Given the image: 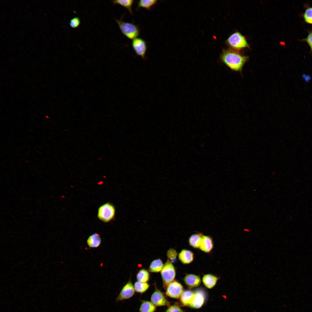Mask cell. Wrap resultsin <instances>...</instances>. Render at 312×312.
Here are the masks:
<instances>
[{
	"mask_svg": "<svg viewBox=\"0 0 312 312\" xmlns=\"http://www.w3.org/2000/svg\"><path fill=\"white\" fill-rule=\"evenodd\" d=\"M87 242L89 247L91 248H97L100 246L101 243V238L98 234L95 233L88 237Z\"/></svg>",
	"mask_w": 312,
	"mask_h": 312,
	"instance_id": "obj_17",
	"label": "cell"
},
{
	"mask_svg": "<svg viewBox=\"0 0 312 312\" xmlns=\"http://www.w3.org/2000/svg\"><path fill=\"white\" fill-rule=\"evenodd\" d=\"M303 17L306 23L312 25V7H308L305 10Z\"/></svg>",
	"mask_w": 312,
	"mask_h": 312,
	"instance_id": "obj_24",
	"label": "cell"
},
{
	"mask_svg": "<svg viewBox=\"0 0 312 312\" xmlns=\"http://www.w3.org/2000/svg\"><path fill=\"white\" fill-rule=\"evenodd\" d=\"M194 292L192 300L189 306L194 309H199L203 304L206 298V294L203 289H199Z\"/></svg>",
	"mask_w": 312,
	"mask_h": 312,
	"instance_id": "obj_10",
	"label": "cell"
},
{
	"mask_svg": "<svg viewBox=\"0 0 312 312\" xmlns=\"http://www.w3.org/2000/svg\"><path fill=\"white\" fill-rule=\"evenodd\" d=\"M134 286L135 291L140 294H143L147 290L150 285L147 283H142L137 281L135 283Z\"/></svg>",
	"mask_w": 312,
	"mask_h": 312,
	"instance_id": "obj_22",
	"label": "cell"
},
{
	"mask_svg": "<svg viewBox=\"0 0 312 312\" xmlns=\"http://www.w3.org/2000/svg\"><path fill=\"white\" fill-rule=\"evenodd\" d=\"M80 23V18L78 17H75L70 20L69 25L72 28L76 29L79 27Z\"/></svg>",
	"mask_w": 312,
	"mask_h": 312,
	"instance_id": "obj_26",
	"label": "cell"
},
{
	"mask_svg": "<svg viewBox=\"0 0 312 312\" xmlns=\"http://www.w3.org/2000/svg\"><path fill=\"white\" fill-rule=\"evenodd\" d=\"M204 235L201 233H196L192 235L189 239V244L192 247L199 248Z\"/></svg>",
	"mask_w": 312,
	"mask_h": 312,
	"instance_id": "obj_15",
	"label": "cell"
},
{
	"mask_svg": "<svg viewBox=\"0 0 312 312\" xmlns=\"http://www.w3.org/2000/svg\"><path fill=\"white\" fill-rule=\"evenodd\" d=\"M194 294V292L191 290L184 291L180 297V301L182 304L189 306L192 300Z\"/></svg>",
	"mask_w": 312,
	"mask_h": 312,
	"instance_id": "obj_16",
	"label": "cell"
},
{
	"mask_svg": "<svg viewBox=\"0 0 312 312\" xmlns=\"http://www.w3.org/2000/svg\"><path fill=\"white\" fill-rule=\"evenodd\" d=\"M302 77L306 83H308L311 80V77L310 75H306L305 74H302Z\"/></svg>",
	"mask_w": 312,
	"mask_h": 312,
	"instance_id": "obj_29",
	"label": "cell"
},
{
	"mask_svg": "<svg viewBox=\"0 0 312 312\" xmlns=\"http://www.w3.org/2000/svg\"><path fill=\"white\" fill-rule=\"evenodd\" d=\"M163 266V262L160 259H155L151 263L149 271L151 272H158L161 271Z\"/></svg>",
	"mask_w": 312,
	"mask_h": 312,
	"instance_id": "obj_21",
	"label": "cell"
},
{
	"mask_svg": "<svg viewBox=\"0 0 312 312\" xmlns=\"http://www.w3.org/2000/svg\"><path fill=\"white\" fill-rule=\"evenodd\" d=\"M151 301L156 307L168 306L170 305L164 294L156 288L151 295Z\"/></svg>",
	"mask_w": 312,
	"mask_h": 312,
	"instance_id": "obj_7",
	"label": "cell"
},
{
	"mask_svg": "<svg viewBox=\"0 0 312 312\" xmlns=\"http://www.w3.org/2000/svg\"><path fill=\"white\" fill-rule=\"evenodd\" d=\"M115 213V206L112 203L107 202L102 205L99 207L97 217L101 221L107 223L114 219Z\"/></svg>",
	"mask_w": 312,
	"mask_h": 312,
	"instance_id": "obj_4",
	"label": "cell"
},
{
	"mask_svg": "<svg viewBox=\"0 0 312 312\" xmlns=\"http://www.w3.org/2000/svg\"><path fill=\"white\" fill-rule=\"evenodd\" d=\"M114 5H119L127 9L131 15L133 14L132 6L134 3L133 0H116L112 1Z\"/></svg>",
	"mask_w": 312,
	"mask_h": 312,
	"instance_id": "obj_19",
	"label": "cell"
},
{
	"mask_svg": "<svg viewBox=\"0 0 312 312\" xmlns=\"http://www.w3.org/2000/svg\"><path fill=\"white\" fill-rule=\"evenodd\" d=\"M161 275L163 286L166 289L168 285L174 281L176 276L174 266L168 259L164 265L161 271Z\"/></svg>",
	"mask_w": 312,
	"mask_h": 312,
	"instance_id": "obj_5",
	"label": "cell"
},
{
	"mask_svg": "<svg viewBox=\"0 0 312 312\" xmlns=\"http://www.w3.org/2000/svg\"><path fill=\"white\" fill-rule=\"evenodd\" d=\"M219 278L211 274L204 275L202 278V281L204 285L207 288L211 289L216 285Z\"/></svg>",
	"mask_w": 312,
	"mask_h": 312,
	"instance_id": "obj_13",
	"label": "cell"
},
{
	"mask_svg": "<svg viewBox=\"0 0 312 312\" xmlns=\"http://www.w3.org/2000/svg\"><path fill=\"white\" fill-rule=\"evenodd\" d=\"M220 59L222 62L232 71L242 74L243 67L248 61L249 57L239 51L229 49L223 51Z\"/></svg>",
	"mask_w": 312,
	"mask_h": 312,
	"instance_id": "obj_1",
	"label": "cell"
},
{
	"mask_svg": "<svg viewBox=\"0 0 312 312\" xmlns=\"http://www.w3.org/2000/svg\"><path fill=\"white\" fill-rule=\"evenodd\" d=\"M178 258L183 264H188L191 263L194 259V254L191 251L183 249L178 255Z\"/></svg>",
	"mask_w": 312,
	"mask_h": 312,
	"instance_id": "obj_12",
	"label": "cell"
},
{
	"mask_svg": "<svg viewBox=\"0 0 312 312\" xmlns=\"http://www.w3.org/2000/svg\"><path fill=\"white\" fill-rule=\"evenodd\" d=\"M213 243L210 237L204 235L199 249L202 251L206 253L210 252L213 249Z\"/></svg>",
	"mask_w": 312,
	"mask_h": 312,
	"instance_id": "obj_14",
	"label": "cell"
},
{
	"mask_svg": "<svg viewBox=\"0 0 312 312\" xmlns=\"http://www.w3.org/2000/svg\"><path fill=\"white\" fill-rule=\"evenodd\" d=\"M165 294L167 296L173 298L178 299L180 297L184 291L182 285L176 281L170 283L166 289Z\"/></svg>",
	"mask_w": 312,
	"mask_h": 312,
	"instance_id": "obj_6",
	"label": "cell"
},
{
	"mask_svg": "<svg viewBox=\"0 0 312 312\" xmlns=\"http://www.w3.org/2000/svg\"><path fill=\"white\" fill-rule=\"evenodd\" d=\"M156 307L151 301L143 300L142 301L139 311V312H155Z\"/></svg>",
	"mask_w": 312,
	"mask_h": 312,
	"instance_id": "obj_18",
	"label": "cell"
},
{
	"mask_svg": "<svg viewBox=\"0 0 312 312\" xmlns=\"http://www.w3.org/2000/svg\"><path fill=\"white\" fill-rule=\"evenodd\" d=\"M132 45L136 54L145 60L147 49V44L145 40L141 38H136L133 40Z\"/></svg>",
	"mask_w": 312,
	"mask_h": 312,
	"instance_id": "obj_8",
	"label": "cell"
},
{
	"mask_svg": "<svg viewBox=\"0 0 312 312\" xmlns=\"http://www.w3.org/2000/svg\"><path fill=\"white\" fill-rule=\"evenodd\" d=\"M183 280L185 284L190 288L198 286L201 282V279L199 276L193 274H186Z\"/></svg>",
	"mask_w": 312,
	"mask_h": 312,
	"instance_id": "obj_11",
	"label": "cell"
},
{
	"mask_svg": "<svg viewBox=\"0 0 312 312\" xmlns=\"http://www.w3.org/2000/svg\"><path fill=\"white\" fill-rule=\"evenodd\" d=\"M136 277L138 281L142 283H147L149 280V274L147 270L144 269H141L138 272Z\"/></svg>",
	"mask_w": 312,
	"mask_h": 312,
	"instance_id": "obj_23",
	"label": "cell"
},
{
	"mask_svg": "<svg viewBox=\"0 0 312 312\" xmlns=\"http://www.w3.org/2000/svg\"><path fill=\"white\" fill-rule=\"evenodd\" d=\"M135 290L133 284L128 281L123 287L116 298V302L122 301L131 298L135 294Z\"/></svg>",
	"mask_w": 312,
	"mask_h": 312,
	"instance_id": "obj_9",
	"label": "cell"
},
{
	"mask_svg": "<svg viewBox=\"0 0 312 312\" xmlns=\"http://www.w3.org/2000/svg\"><path fill=\"white\" fill-rule=\"evenodd\" d=\"M177 255V253L176 250L172 248L170 249L167 252V256L168 260L172 263H173L176 261Z\"/></svg>",
	"mask_w": 312,
	"mask_h": 312,
	"instance_id": "obj_25",
	"label": "cell"
},
{
	"mask_svg": "<svg viewBox=\"0 0 312 312\" xmlns=\"http://www.w3.org/2000/svg\"><path fill=\"white\" fill-rule=\"evenodd\" d=\"M168 307L165 312H183L182 309L177 304L170 305Z\"/></svg>",
	"mask_w": 312,
	"mask_h": 312,
	"instance_id": "obj_27",
	"label": "cell"
},
{
	"mask_svg": "<svg viewBox=\"0 0 312 312\" xmlns=\"http://www.w3.org/2000/svg\"><path fill=\"white\" fill-rule=\"evenodd\" d=\"M302 40L306 41L310 47L312 52V31H310L307 36Z\"/></svg>",
	"mask_w": 312,
	"mask_h": 312,
	"instance_id": "obj_28",
	"label": "cell"
},
{
	"mask_svg": "<svg viewBox=\"0 0 312 312\" xmlns=\"http://www.w3.org/2000/svg\"><path fill=\"white\" fill-rule=\"evenodd\" d=\"M157 0H140L138 2L137 9L142 8L150 10L157 3Z\"/></svg>",
	"mask_w": 312,
	"mask_h": 312,
	"instance_id": "obj_20",
	"label": "cell"
},
{
	"mask_svg": "<svg viewBox=\"0 0 312 312\" xmlns=\"http://www.w3.org/2000/svg\"><path fill=\"white\" fill-rule=\"evenodd\" d=\"M123 16H122L119 20H115L122 33L128 39L133 40L140 35L139 28L133 23L123 21Z\"/></svg>",
	"mask_w": 312,
	"mask_h": 312,
	"instance_id": "obj_2",
	"label": "cell"
},
{
	"mask_svg": "<svg viewBox=\"0 0 312 312\" xmlns=\"http://www.w3.org/2000/svg\"><path fill=\"white\" fill-rule=\"evenodd\" d=\"M226 43L231 49L238 51L249 48V45L245 37L238 31L233 33L229 37Z\"/></svg>",
	"mask_w": 312,
	"mask_h": 312,
	"instance_id": "obj_3",
	"label": "cell"
}]
</instances>
